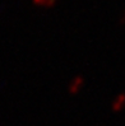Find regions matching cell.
Instances as JSON below:
<instances>
[{
	"label": "cell",
	"mask_w": 125,
	"mask_h": 126,
	"mask_svg": "<svg viewBox=\"0 0 125 126\" xmlns=\"http://www.w3.org/2000/svg\"><path fill=\"white\" fill-rule=\"evenodd\" d=\"M83 85H84V78L82 77V75H77V77H74L71 80H70V83H69V85H68V92H69V94H78L79 92H80V89L83 88Z\"/></svg>",
	"instance_id": "1"
},
{
	"label": "cell",
	"mask_w": 125,
	"mask_h": 126,
	"mask_svg": "<svg viewBox=\"0 0 125 126\" xmlns=\"http://www.w3.org/2000/svg\"><path fill=\"white\" fill-rule=\"evenodd\" d=\"M125 108V92H121L116 95V98L112 101L111 103V110L115 113L121 112V111Z\"/></svg>",
	"instance_id": "2"
},
{
	"label": "cell",
	"mask_w": 125,
	"mask_h": 126,
	"mask_svg": "<svg viewBox=\"0 0 125 126\" xmlns=\"http://www.w3.org/2000/svg\"><path fill=\"white\" fill-rule=\"evenodd\" d=\"M32 1L36 5L45 6V8H53V6L59 1V0H32Z\"/></svg>",
	"instance_id": "3"
},
{
	"label": "cell",
	"mask_w": 125,
	"mask_h": 126,
	"mask_svg": "<svg viewBox=\"0 0 125 126\" xmlns=\"http://www.w3.org/2000/svg\"><path fill=\"white\" fill-rule=\"evenodd\" d=\"M117 23H119L120 26H124L125 24V9L120 13V16H119V20H117Z\"/></svg>",
	"instance_id": "4"
}]
</instances>
